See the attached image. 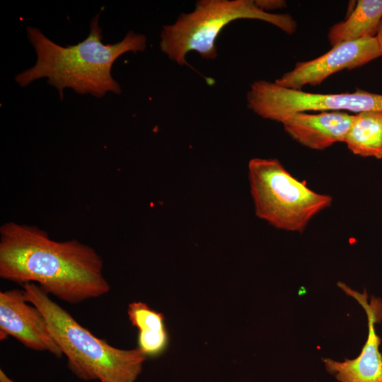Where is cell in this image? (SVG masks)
I'll return each instance as SVG.
<instances>
[{
	"instance_id": "cell-1",
	"label": "cell",
	"mask_w": 382,
	"mask_h": 382,
	"mask_svg": "<svg viewBox=\"0 0 382 382\" xmlns=\"http://www.w3.org/2000/svg\"><path fill=\"white\" fill-rule=\"evenodd\" d=\"M103 262L91 246L56 241L35 226L6 222L0 228V277L21 285L37 283L48 294L77 304L106 294Z\"/></svg>"
},
{
	"instance_id": "cell-2",
	"label": "cell",
	"mask_w": 382,
	"mask_h": 382,
	"mask_svg": "<svg viewBox=\"0 0 382 382\" xmlns=\"http://www.w3.org/2000/svg\"><path fill=\"white\" fill-rule=\"evenodd\" d=\"M100 13L91 20L84 40L63 47L46 37L37 28L27 26L28 39L35 54V64L15 76L16 82L25 87L40 79H47L62 100L64 91L71 88L79 94L101 98L112 92L119 94L121 87L112 76L113 63L128 52H142L146 47L144 35L129 31L120 42H103Z\"/></svg>"
},
{
	"instance_id": "cell-3",
	"label": "cell",
	"mask_w": 382,
	"mask_h": 382,
	"mask_svg": "<svg viewBox=\"0 0 382 382\" xmlns=\"http://www.w3.org/2000/svg\"><path fill=\"white\" fill-rule=\"evenodd\" d=\"M22 286L28 301L45 316L76 376L86 381L135 382L146 359L138 348L123 349L110 345L81 325L39 285L31 282Z\"/></svg>"
},
{
	"instance_id": "cell-4",
	"label": "cell",
	"mask_w": 382,
	"mask_h": 382,
	"mask_svg": "<svg viewBox=\"0 0 382 382\" xmlns=\"http://www.w3.org/2000/svg\"><path fill=\"white\" fill-rule=\"evenodd\" d=\"M242 18L267 22L287 34H293L297 28L291 15L265 12L253 0H200L192 12L180 14L173 24L163 27L161 50L180 65L187 64L186 55L190 51L197 52L204 59H214L216 39L221 30Z\"/></svg>"
},
{
	"instance_id": "cell-5",
	"label": "cell",
	"mask_w": 382,
	"mask_h": 382,
	"mask_svg": "<svg viewBox=\"0 0 382 382\" xmlns=\"http://www.w3.org/2000/svg\"><path fill=\"white\" fill-rule=\"evenodd\" d=\"M248 170L255 214L276 228L301 233L332 204L331 196L310 189L277 158H253Z\"/></svg>"
},
{
	"instance_id": "cell-6",
	"label": "cell",
	"mask_w": 382,
	"mask_h": 382,
	"mask_svg": "<svg viewBox=\"0 0 382 382\" xmlns=\"http://www.w3.org/2000/svg\"><path fill=\"white\" fill-rule=\"evenodd\" d=\"M247 105L261 117L282 122L307 111L382 112V94L359 88L352 93H314L260 80L253 83L247 93Z\"/></svg>"
},
{
	"instance_id": "cell-7",
	"label": "cell",
	"mask_w": 382,
	"mask_h": 382,
	"mask_svg": "<svg viewBox=\"0 0 382 382\" xmlns=\"http://www.w3.org/2000/svg\"><path fill=\"white\" fill-rule=\"evenodd\" d=\"M379 57L381 53L376 37L345 42L316 59L296 63L292 70L274 83L286 88L301 90L304 86L319 85L336 72L361 66Z\"/></svg>"
},
{
	"instance_id": "cell-8",
	"label": "cell",
	"mask_w": 382,
	"mask_h": 382,
	"mask_svg": "<svg viewBox=\"0 0 382 382\" xmlns=\"http://www.w3.org/2000/svg\"><path fill=\"white\" fill-rule=\"evenodd\" d=\"M8 336L30 349L47 352L58 358L63 355L45 316L28 301L23 289L0 292V340Z\"/></svg>"
},
{
	"instance_id": "cell-9",
	"label": "cell",
	"mask_w": 382,
	"mask_h": 382,
	"mask_svg": "<svg viewBox=\"0 0 382 382\" xmlns=\"http://www.w3.org/2000/svg\"><path fill=\"white\" fill-rule=\"evenodd\" d=\"M337 285L364 308L368 318L369 333L357 357L345 359L343 361L324 358L325 369L339 382H382V354L379 350L381 340L375 330V324L382 319V303L374 298L368 303L365 291L361 294L341 282Z\"/></svg>"
},
{
	"instance_id": "cell-10",
	"label": "cell",
	"mask_w": 382,
	"mask_h": 382,
	"mask_svg": "<svg viewBox=\"0 0 382 382\" xmlns=\"http://www.w3.org/2000/svg\"><path fill=\"white\" fill-rule=\"evenodd\" d=\"M354 118V115L344 111L298 112L281 123L294 140L309 149L322 151L337 142H344Z\"/></svg>"
},
{
	"instance_id": "cell-11",
	"label": "cell",
	"mask_w": 382,
	"mask_h": 382,
	"mask_svg": "<svg viewBox=\"0 0 382 382\" xmlns=\"http://www.w3.org/2000/svg\"><path fill=\"white\" fill-rule=\"evenodd\" d=\"M382 21V0H358L348 17L329 29L332 47L345 42L376 37Z\"/></svg>"
},
{
	"instance_id": "cell-12",
	"label": "cell",
	"mask_w": 382,
	"mask_h": 382,
	"mask_svg": "<svg viewBox=\"0 0 382 382\" xmlns=\"http://www.w3.org/2000/svg\"><path fill=\"white\" fill-rule=\"evenodd\" d=\"M344 142L355 155L382 158V112L355 115Z\"/></svg>"
},
{
	"instance_id": "cell-13",
	"label": "cell",
	"mask_w": 382,
	"mask_h": 382,
	"mask_svg": "<svg viewBox=\"0 0 382 382\" xmlns=\"http://www.w3.org/2000/svg\"><path fill=\"white\" fill-rule=\"evenodd\" d=\"M127 315L130 323L138 331L166 329L163 314L152 309L145 303L135 301L129 303Z\"/></svg>"
},
{
	"instance_id": "cell-14",
	"label": "cell",
	"mask_w": 382,
	"mask_h": 382,
	"mask_svg": "<svg viewBox=\"0 0 382 382\" xmlns=\"http://www.w3.org/2000/svg\"><path fill=\"white\" fill-rule=\"evenodd\" d=\"M137 345V348L146 357L160 356L169 345L168 330L138 331Z\"/></svg>"
},
{
	"instance_id": "cell-15",
	"label": "cell",
	"mask_w": 382,
	"mask_h": 382,
	"mask_svg": "<svg viewBox=\"0 0 382 382\" xmlns=\"http://www.w3.org/2000/svg\"><path fill=\"white\" fill-rule=\"evenodd\" d=\"M255 3L265 12H268V10L283 8L286 6V2L284 0H256Z\"/></svg>"
},
{
	"instance_id": "cell-16",
	"label": "cell",
	"mask_w": 382,
	"mask_h": 382,
	"mask_svg": "<svg viewBox=\"0 0 382 382\" xmlns=\"http://www.w3.org/2000/svg\"><path fill=\"white\" fill-rule=\"evenodd\" d=\"M377 40H378V45H379V47H380V50H381V57H382V21L380 23V25H379V28H378V33H377V35L376 36Z\"/></svg>"
},
{
	"instance_id": "cell-17",
	"label": "cell",
	"mask_w": 382,
	"mask_h": 382,
	"mask_svg": "<svg viewBox=\"0 0 382 382\" xmlns=\"http://www.w3.org/2000/svg\"><path fill=\"white\" fill-rule=\"evenodd\" d=\"M0 382H15V381L11 379L2 369H0Z\"/></svg>"
}]
</instances>
